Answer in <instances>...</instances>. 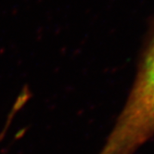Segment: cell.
<instances>
[{
  "label": "cell",
  "mask_w": 154,
  "mask_h": 154,
  "mask_svg": "<svg viewBox=\"0 0 154 154\" xmlns=\"http://www.w3.org/2000/svg\"><path fill=\"white\" fill-rule=\"evenodd\" d=\"M154 137V32L143 52L127 100L98 154H135Z\"/></svg>",
  "instance_id": "cell-1"
}]
</instances>
